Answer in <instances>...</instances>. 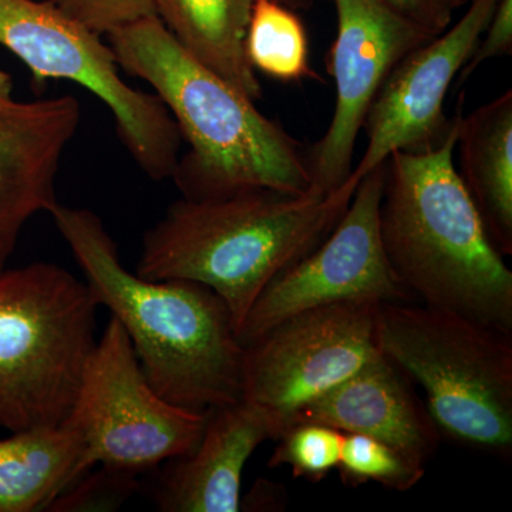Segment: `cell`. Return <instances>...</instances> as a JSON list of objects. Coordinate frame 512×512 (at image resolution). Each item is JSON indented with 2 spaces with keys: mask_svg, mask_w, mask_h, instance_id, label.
Returning <instances> with one entry per match:
<instances>
[{
  "mask_svg": "<svg viewBox=\"0 0 512 512\" xmlns=\"http://www.w3.org/2000/svg\"><path fill=\"white\" fill-rule=\"evenodd\" d=\"M498 0H470L456 25L403 57L384 80L367 110V144L352 171L362 180L394 151L424 153L440 146L456 124L444 100L480 43Z\"/></svg>",
  "mask_w": 512,
  "mask_h": 512,
  "instance_id": "12",
  "label": "cell"
},
{
  "mask_svg": "<svg viewBox=\"0 0 512 512\" xmlns=\"http://www.w3.org/2000/svg\"><path fill=\"white\" fill-rule=\"evenodd\" d=\"M82 443L64 421L0 439V512L49 511L83 476Z\"/></svg>",
  "mask_w": 512,
  "mask_h": 512,
  "instance_id": "17",
  "label": "cell"
},
{
  "mask_svg": "<svg viewBox=\"0 0 512 512\" xmlns=\"http://www.w3.org/2000/svg\"><path fill=\"white\" fill-rule=\"evenodd\" d=\"M345 433L326 424L296 423L279 437L269 458L271 468L289 467L293 477L319 483L336 470Z\"/></svg>",
  "mask_w": 512,
  "mask_h": 512,
  "instance_id": "21",
  "label": "cell"
},
{
  "mask_svg": "<svg viewBox=\"0 0 512 512\" xmlns=\"http://www.w3.org/2000/svg\"><path fill=\"white\" fill-rule=\"evenodd\" d=\"M338 30L326 56L335 80L332 121L308 151L313 191L330 192L352 174L356 140L367 110L396 64L433 39L383 0H333Z\"/></svg>",
  "mask_w": 512,
  "mask_h": 512,
  "instance_id": "11",
  "label": "cell"
},
{
  "mask_svg": "<svg viewBox=\"0 0 512 512\" xmlns=\"http://www.w3.org/2000/svg\"><path fill=\"white\" fill-rule=\"evenodd\" d=\"M305 421L382 440L421 466L436 454L441 439L412 380L383 353L303 406L289 427Z\"/></svg>",
  "mask_w": 512,
  "mask_h": 512,
  "instance_id": "14",
  "label": "cell"
},
{
  "mask_svg": "<svg viewBox=\"0 0 512 512\" xmlns=\"http://www.w3.org/2000/svg\"><path fill=\"white\" fill-rule=\"evenodd\" d=\"M359 183L349 175L330 192L249 188L181 198L144 235L136 274L207 286L228 306L238 333L266 286L328 237Z\"/></svg>",
  "mask_w": 512,
  "mask_h": 512,
  "instance_id": "3",
  "label": "cell"
},
{
  "mask_svg": "<svg viewBox=\"0 0 512 512\" xmlns=\"http://www.w3.org/2000/svg\"><path fill=\"white\" fill-rule=\"evenodd\" d=\"M157 18L181 46L254 101L262 87L245 53L252 0H156Z\"/></svg>",
  "mask_w": 512,
  "mask_h": 512,
  "instance_id": "18",
  "label": "cell"
},
{
  "mask_svg": "<svg viewBox=\"0 0 512 512\" xmlns=\"http://www.w3.org/2000/svg\"><path fill=\"white\" fill-rule=\"evenodd\" d=\"M380 352L426 394L440 436L512 458V333L426 303L383 302Z\"/></svg>",
  "mask_w": 512,
  "mask_h": 512,
  "instance_id": "5",
  "label": "cell"
},
{
  "mask_svg": "<svg viewBox=\"0 0 512 512\" xmlns=\"http://www.w3.org/2000/svg\"><path fill=\"white\" fill-rule=\"evenodd\" d=\"M390 8L399 12L430 35L439 36L450 28L453 20V0H383Z\"/></svg>",
  "mask_w": 512,
  "mask_h": 512,
  "instance_id": "25",
  "label": "cell"
},
{
  "mask_svg": "<svg viewBox=\"0 0 512 512\" xmlns=\"http://www.w3.org/2000/svg\"><path fill=\"white\" fill-rule=\"evenodd\" d=\"M208 414L161 397L148 383L126 330L110 318L87 360L66 423L82 443L83 476L99 464L138 474L190 454Z\"/></svg>",
  "mask_w": 512,
  "mask_h": 512,
  "instance_id": "8",
  "label": "cell"
},
{
  "mask_svg": "<svg viewBox=\"0 0 512 512\" xmlns=\"http://www.w3.org/2000/svg\"><path fill=\"white\" fill-rule=\"evenodd\" d=\"M49 214L94 301L126 330L161 397L198 413L241 402L245 348L217 293L197 282L153 281L127 271L96 212L57 202Z\"/></svg>",
  "mask_w": 512,
  "mask_h": 512,
  "instance_id": "1",
  "label": "cell"
},
{
  "mask_svg": "<svg viewBox=\"0 0 512 512\" xmlns=\"http://www.w3.org/2000/svg\"><path fill=\"white\" fill-rule=\"evenodd\" d=\"M274 440L268 416L245 402L211 410L197 447L174 458L158 484L164 512H237L245 466L256 448Z\"/></svg>",
  "mask_w": 512,
  "mask_h": 512,
  "instance_id": "15",
  "label": "cell"
},
{
  "mask_svg": "<svg viewBox=\"0 0 512 512\" xmlns=\"http://www.w3.org/2000/svg\"><path fill=\"white\" fill-rule=\"evenodd\" d=\"M467 2H470V0H453L454 8L458 9L460 6L466 5Z\"/></svg>",
  "mask_w": 512,
  "mask_h": 512,
  "instance_id": "28",
  "label": "cell"
},
{
  "mask_svg": "<svg viewBox=\"0 0 512 512\" xmlns=\"http://www.w3.org/2000/svg\"><path fill=\"white\" fill-rule=\"evenodd\" d=\"M336 470L349 487L376 483L399 493L412 490L426 476V466L402 451L382 440L355 433H345Z\"/></svg>",
  "mask_w": 512,
  "mask_h": 512,
  "instance_id": "20",
  "label": "cell"
},
{
  "mask_svg": "<svg viewBox=\"0 0 512 512\" xmlns=\"http://www.w3.org/2000/svg\"><path fill=\"white\" fill-rule=\"evenodd\" d=\"M100 37L47 0H0V45L26 64L33 82L67 80L99 97L138 167L151 180H168L180 160V130L157 94L121 79Z\"/></svg>",
  "mask_w": 512,
  "mask_h": 512,
  "instance_id": "7",
  "label": "cell"
},
{
  "mask_svg": "<svg viewBox=\"0 0 512 512\" xmlns=\"http://www.w3.org/2000/svg\"><path fill=\"white\" fill-rule=\"evenodd\" d=\"M13 101V80L8 73L0 69V106Z\"/></svg>",
  "mask_w": 512,
  "mask_h": 512,
  "instance_id": "26",
  "label": "cell"
},
{
  "mask_svg": "<svg viewBox=\"0 0 512 512\" xmlns=\"http://www.w3.org/2000/svg\"><path fill=\"white\" fill-rule=\"evenodd\" d=\"M137 474L101 467L84 474L56 498L49 511L116 510L137 488Z\"/></svg>",
  "mask_w": 512,
  "mask_h": 512,
  "instance_id": "22",
  "label": "cell"
},
{
  "mask_svg": "<svg viewBox=\"0 0 512 512\" xmlns=\"http://www.w3.org/2000/svg\"><path fill=\"white\" fill-rule=\"evenodd\" d=\"M245 53L255 72L285 83L319 79L309 64L308 35L295 10L276 0H252Z\"/></svg>",
  "mask_w": 512,
  "mask_h": 512,
  "instance_id": "19",
  "label": "cell"
},
{
  "mask_svg": "<svg viewBox=\"0 0 512 512\" xmlns=\"http://www.w3.org/2000/svg\"><path fill=\"white\" fill-rule=\"evenodd\" d=\"M382 303L359 299L308 309L244 346L241 400L268 416L275 441L303 406L382 353Z\"/></svg>",
  "mask_w": 512,
  "mask_h": 512,
  "instance_id": "9",
  "label": "cell"
},
{
  "mask_svg": "<svg viewBox=\"0 0 512 512\" xmlns=\"http://www.w3.org/2000/svg\"><path fill=\"white\" fill-rule=\"evenodd\" d=\"M463 103L461 93L456 124L440 146L387 157L380 235L394 274L413 298L512 333V272L485 234L454 165Z\"/></svg>",
  "mask_w": 512,
  "mask_h": 512,
  "instance_id": "4",
  "label": "cell"
},
{
  "mask_svg": "<svg viewBox=\"0 0 512 512\" xmlns=\"http://www.w3.org/2000/svg\"><path fill=\"white\" fill-rule=\"evenodd\" d=\"M96 35L157 16L156 0H47Z\"/></svg>",
  "mask_w": 512,
  "mask_h": 512,
  "instance_id": "23",
  "label": "cell"
},
{
  "mask_svg": "<svg viewBox=\"0 0 512 512\" xmlns=\"http://www.w3.org/2000/svg\"><path fill=\"white\" fill-rule=\"evenodd\" d=\"M80 123L82 106L72 96L0 106V271L26 224L59 202L57 174Z\"/></svg>",
  "mask_w": 512,
  "mask_h": 512,
  "instance_id": "13",
  "label": "cell"
},
{
  "mask_svg": "<svg viewBox=\"0 0 512 512\" xmlns=\"http://www.w3.org/2000/svg\"><path fill=\"white\" fill-rule=\"evenodd\" d=\"M454 165L498 254L512 255V90L461 117Z\"/></svg>",
  "mask_w": 512,
  "mask_h": 512,
  "instance_id": "16",
  "label": "cell"
},
{
  "mask_svg": "<svg viewBox=\"0 0 512 512\" xmlns=\"http://www.w3.org/2000/svg\"><path fill=\"white\" fill-rule=\"evenodd\" d=\"M384 163L360 180L328 237L262 291L238 330L242 346L289 316L318 306L359 299L413 301L394 274L380 235Z\"/></svg>",
  "mask_w": 512,
  "mask_h": 512,
  "instance_id": "10",
  "label": "cell"
},
{
  "mask_svg": "<svg viewBox=\"0 0 512 512\" xmlns=\"http://www.w3.org/2000/svg\"><path fill=\"white\" fill-rule=\"evenodd\" d=\"M99 308L86 282L63 266L0 271V427L67 420L97 343Z\"/></svg>",
  "mask_w": 512,
  "mask_h": 512,
  "instance_id": "6",
  "label": "cell"
},
{
  "mask_svg": "<svg viewBox=\"0 0 512 512\" xmlns=\"http://www.w3.org/2000/svg\"><path fill=\"white\" fill-rule=\"evenodd\" d=\"M511 53L512 0H498L490 23L474 50L473 56L458 73L456 82H454L456 89H460L476 73L478 67L483 66L488 60L494 59V57L510 56Z\"/></svg>",
  "mask_w": 512,
  "mask_h": 512,
  "instance_id": "24",
  "label": "cell"
},
{
  "mask_svg": "<svg viewBox=\"0 0 512 512\" xmlns=\"http://www.w3.org/2000/svg\"><path fill=\"white\" fill-rule=\"evenodd\" d=\"M107 37L120 69L153 87L190 146L171 177L183 198L222 197L249 188L291 195L313 190L302 144L191 56L157 16Z\"/></svg>",
  "mask_w": 512,
  "mask_h": 512,
  "instance_id": "2",
  "label": "cell"
},
{
  "mask_svg": "<svg viewBox=\"0 0 512 512\" xmlns=\"http://www.w3.org/2000/svg\"><path fill=\"white\" fill-rule=\"evenodd\" d=\"M276 2L282 3L286 8L299 10L311 8L318 0H276Z\"/></svg>",
  "mask_w": 512,
  "mask_h": 512,
  "instance_id": "27",
  "label": "cell"
}]
</instances>
